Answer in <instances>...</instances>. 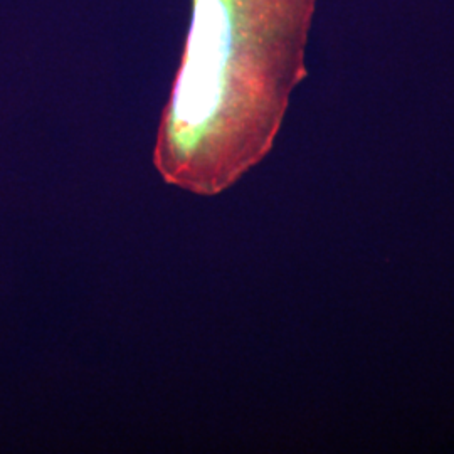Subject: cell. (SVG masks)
I'll return each mask as SVG.
<instances>
[{
	"label": "cell",
	"instance_id": "1",
	"mask_svg": "<svg viewBox=\"0 0 454 454\" xmlns=\"http://www.w3.org/2000/svg\"><path fill=\"white\" fill-rule=\"evenodd\" d=\"M317 0H192L191 29L163 108L153 163L197 195L224 192L275 144L307 74Z\"/></svg>",
	"mask_w": 454,
	"mask_h": 454
}]
</instances>
